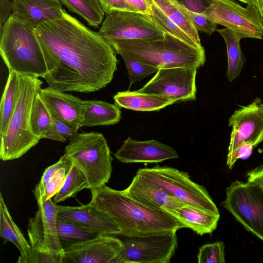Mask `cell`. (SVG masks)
I'll use <instances>...</instances> for the list:
<instances>
[{"mask_svg": "<svg viewBox=\"0 0 263 263\" xmlns=\"http://www.w3.org/2000/svg\"><path fill=\"white\" fill-rule=\"evenodd\" d=\"M34 32L41 46L49 86L62 92L89 93L105 87L117 69L116 52L99 33L64 10L40 23Z\"/></svg>", "mask_w": 263, "mask_h": 263, "instance_id": "6da1fadb", "label": "cell"}, {"mask_svg": "<svg viewBox=\"0 0 263 263\" xmlns=\"http://www.w3.org/2000/svg\"><path fill=\"white\" fill-rule=\"evenodd\" d=\"M90 190L91 199L89 203L117 224L120 235L145 236L184 228L168 213L142 205L124 190H116L106 185Z\"/></svg>", "mask_w": 263, "mask_h": 263, "instance_id": "7a4b0ae2", "label": "cell"}, {"mask_svg": "<svg viewBox=\"0 0 263 263\" xmlns=\"http://www.w3.org/2000/svg\"><path fill=\"white\" fill-rule=\"evenodd\" d=\"M107 42L116 53H125L158 69L174 67L199 68L205 62L203 46H193L167 32L152 39Z\"/></svg>", "mask_w": 263, "mask_h": 263, "instance_id": "3957f363", "label": "cell"}, {"mask_svg": "<svg viewBox=\"0 0 263 263\" xmlns=\"http://www.w3.org/2000/svg\"><path fill=\"white\" fill-rule=\"evenodd\" d=\"M0 53L9 72L43 78L47 72L34 28L13 14L1 29Z\"/></svg>", "mask_w": 263, "mask_h": 263, "instance_id": "277c9868", "label": "cell"}, {"mask_svg": "<svg viewBox=\"0 0 263 263\" xmlns=\"http://www.w3.org/2000/svg\"><path fill=\"white\" fill-rule=\"evenodd\" d=\"M20 75L18 101L7 130L0 137V159L3 161L20 158L40 140L31 130L30 115L35 97L43 82L35 76Z\"/></svg>", "mask_w": 263, "mask_h": 263, "instance_id": "5b68a950", "label": "cell"}, {"mask_svg": "<svg viewBox=\"0 0 263 263\" xmlns=\"http://www.w3.org/2000/svg\"><path fill=\"white\" fill-rule=\"evenodd\" d=\"M65 154L85 175L88 189L100 187L108 182L113 158L106 139L101 133H78L66 146Z\"/></svg>", "mask_w": 263, "mask_h": 263, "instance_id": "8992f818", "label": "cell"}, {"mask_svg": "<svg viewBox=\"0 0 263 263\" xmlns=\"http://www.w3.org/2000/svg\"><path fill=\"white\" fill-rule=\"evenodd\" d=\"M136 174L186 205L219 214L206 189L192 181L186 172L157 164L151 168H139Z\"/></svg>", "mask_w": 263, "mask_h": 263, "instance_id": "52a82bcc", "label": "cell"}, {"mask_svg": "<svg viewBox=\"0 0 263 263\" xmlns=\"http://www.w3.org/2000/svg\"><path fill=\"white\" fill-rule=\"evenodd\" d=\"M37 203L39 209L27 224L33 251L31 263H62L64 248L57 232V204L51 199Z\"/></svg>", "mask_w": 263, "mask_h": 263, "instance_id": "ba28073f", "label": "cell"}, {"mask_svg": "<svg viewBox=\"0 0 263 263\" xmlns=\"http://www.w3.org/2000/svg\"><path fill=\"white\" fill-rule=\"evenodd\" d=\"M222 202L249 232L263 241V191L257 184L235 180L226 188Z\"/></svg>", "mask_w": 263, "mask_h": 263, "instance_id": "9c48e42d", "label": "cell"}, {"mask_svg": "<svg viewBox=\"0 0 263 263\" xmlns=\"http://www.w3.org/2000/svg\"><path fill=\"white\" fill-rule=\"evenodd\" d=\"M176 232L124 236L123 250L113 263H169L178 246Z\"/></svg>", "mask_w": 263, "mask_h": 263, "instance_id": "30bf717a", "label": "cell"}, {"mask_svg": "<svg viewBox=\"0 0 263 263\" xmlns=\"http://www.w3.org/2000/svg\"><path fill=\"white\" fill-rule=\"evenodd\" d=\"M203 15L243 38L263 39V17L257 7L233 0H213Z\"/></svg>", "mask_w": 263, "mask_h": 263, "instance_id": "8fae6325", "label": "cell"}, {"mask_svg": "<svg viewBox=\"0 0 263 263\" xmlns=\"http://www.w3.org/2000/svg\"><path fill=\"white\" fill-rule=\"evenodd\" d=\"M164 32L146 14L130 11H113L105 14L99 33L106 41L152 39Z\"/></svg>", "mask_w": 263, "mask_h": 263, "instance_id": "7c38bea8", "label": "cell"}, {"mask_svg": "<svg viewBox=\"0 0 263 263\" xmlns=\"http://www.w3.org/2000/svg\"><path fill=\"white\" fill-rule=\"evenodd\" d=\"M197 68L174 67L160 68L139 91L159 95L180 101H194L197 91Z\"/></svg>", "mask_w": 263, "mask_h": 263, "instance_id": "4fadbf2b", "label": "cell"}, {"mask_svg": "<svg viewBox=\"0 0 263 263\" xmlns=\"http://www.w3.org/2000/svg\"><path fill=\"white\" fill-rule=\"evenodd\" d=\"M123 248L121 239L111 235L99 234L64 248L62 263H113Z\"/></svg>", "mask_w": 263, "mask_h": 263, "instance_id": "5bb4252c", "label": "cell"}, {"mask_svg": "<svg viewBox=\"0 0 263 263\" xmlns=\"http://www.w3.org/2000/svg\"><path fill=\"white\" fill-rule=\"evenodd\" d=\"M260 99L236 110L229 120L232 127L228 154L240 146L250 144L255 147L263 141V111Z\"/></svg>", "mask_w": 263, "mask_h": 263, "instance_id": "9a60e30c", "label": "cell"}, {"mask_svg": "<svg viewBox=\"0 0 263 263\" xmlns=\"http://www.w3.org/2000/svg\"><path fill=\"white\" fill-rule=\"evenodd\" d=\"M114 155L117 160L125 163H158L179 157L172 147L157 140L139 141L130 137Z\"/></svg>", "mask_w": 263, "mask_h": 263, "instance_id": "2e32d148", "label": "cell"}, {"mask_svg": "<svg viewBox=\"0 0 263 263\" xmlns=\"http://www.w3.org/2000/svg\"><path fill=\"white\" fill-rule=\"evenodd\" d=\"M58 216L97 234L120 235L121 230L109 217L89 203L71 206L57 205Z\"/></svg>", "mask_w": 263, "mask_h": 263, "instance_id": "e0dca14e", "label": "cell"}, {"mask_svg": "<svg viewBox=\"0 0 263 263\" xmlns=\"http://www.w3.org/2000/svg\"><path fill=\"white\" fill-rule=\"evenodd\" d=\"M124 191L128 196L142 205L152 209L163 211L170 214L177 209L186 205L170 195L162 188L147 181L137 174Z\"/></svg>", "mask_w": 263, "mask_h": 263, "instance_id": "ac0fdd59", "label": "cell"}, {"mask_svg": "<svg viewBox=\"0 0 263 263\" xmlns=\"http://www.w3.org/2000/svg\"><path fill=\"white\" fill-rule=\"evenodd\" d=\"M39 93L51 115L73 127L81 128L84 100L49 86L41 88Z\"/></svg>", "mask_w": 263, "mask_h": 263, "instance_id": "d6986e66", "label": "cell"}, {"mask_svg": "<svg viewBox=\"0 0 263 263\" xmlns=\"http://www.w3.org/2000/svg\"><path fill=\"white\" fill-rule=\"evenodd\" d=\"M12 4L13 15L34 29L62 17L65 10L60 0H13Z\"/></svg>", "mask_w": 263, "mask_h": 263, "instance_id": "ffe728a7", "label": "cell"}, {"mask_svg": "<svg viewBox=\"0 0 263 263\" xmlns=\"http://www.w3.org/2000/svg\"><path fill=\"white\" fill-rule=\"evenodd\" d=\"M0 236L4 239V243L11 242L18 249L20 255L17 262L31 263L33 249L11 216L2 193L0 194Z\"/></svg>", "mask_w": 263, "mask_h": 263, "instance_id": "44dd1931", "label": "cell"}, {"mask_svg": "<svg viewBox=\"0 0 263 263\" xmlns=\"http://www.w3.org/2000/svg\"><path fill=\"white\" fill-rule=\"evenodd\" d=\"M114 99L118 106L137 111H158L177 102L161 95L138 90L119 91Z\"/></svg>", "mask_w": 263, "mask_h": 263, "instance_id": "7402d4cb", "label": "cell"}, {"mask_svg": "<svg viewBox=\"0 0 263 263\" xmlns=\"http://www.w3.org/2000/svg\"><path fill=\"white\" fill-rule=\"evenodd\" d=\"M171 214L181 222L184 228H190L201 236L212 234L216 229L220 218L219 214L211 213L190 205L180 207Z\"/></svg>", "mask_w": 263, "mask_h": 263, "instance_id": "603a6c76", "label": "cell"}, {"mask_svg": "<svg viewBox=\"0 0 263 263\" xmlns=\"http://www.w3.org/2000/svg\"><path fill=\"white\" fill-rule=\"evenodd\" d=\"M84 104L80 127L114 125L121 119V110L115 104L100 100H85Z\"/></svg>", "mask_w": 263, "mask_h": 263, "instance_id": "cb8c5ba5", "label": "cell"}, {"mask_svg": "<svg viewBox=\"0 0 263 263\" xmlns=\"http://www.w3.org/2000/svg\"><path fill=\"white\" fill-rule=\"evenodd\" d=\"M177 25L199 46H202L198 30L189 11L176 0H152Z\"/></svg>", "mask_w": 263, "mask_h": 263, "instance_id": "d4e9b609", "label": "cell"}, {"mask_svg": "<svg viewBox=\"0 0 263 263\" xmlns=\"http://www.w3.org/2000/svg\"><path fill=\"white\" fill-rule=\"evenodd\" d=\"M20 89V75L9 72L0 105V137L7 132L18 101Z\"/></svg>", "mask_w": 263, "mask_h": 263, "instance_id": "484cf974", "label": "cell"}, {"mask_svg": "<svg viewBox=\"0 0 263 263\" xmlns=\"http://www.w3.org/2000/svg\"><path fill=\"white\" fill-rule=\"evenodd\" d=\"M216 31L222 36L226 45L228 56L226 76L229 82H232L239 76L246 61L240 44L242 38L227 28Z\"/></svg>", "mask_w": 263, "mask_h": 263, "instance_id": "4316f807", "label": "cell"}, {"mask_svg": "<svg viewBox=\"0 0 263 263\" xmlns=\"http://www.w3.org/2000/svg\"><path fill=\"white\" fill-rule=\"evenodd\" d=\"M68 9L84 18L88 24L98 28L102 23L105 12L99 0H60Z\"/></svg>", "mask_w": 263, "mask_h": 263, "instance_id": "83f0119b", "label": "cell"}, {"mask_svg": "<svg viewBox=\"0 0 263 263\" xmlns=\"http://www.w3.org/2000/svg\"><path fill=\"white\" fill-rule=\"evenodd\" d=\"M52 124V115L42 99L39 92L36 95L30 115V126L34 135L44 139Z\"/></svg>", "mask_w": 263, "mask_h": 263, "instance_id": "f1b7e54d", "label": "cell"}, {"mask_svg": "<svg viewBox=\"0 0 263 263\" xmlns=\"http://www.w3.org/2000/svg\"><path fill=\"white\" fill-rule=\"evenodd\" d=\"M57 228L58 236L63 248L93 238L99 235L85 230L58 216Z\"/></svg>", "mask_w": 263, "mask_h": 263, "instance_id": "f546056e", "label": "cell"}, {"mask_svg": "<svg viewBox=\"0 0 263 263\" xmlns=\"http://www.w3.org/2000/svg\"><path fill=\"white\" fill-rule=\"evenodd\" d=\"M88 188L86 178L84 173L73 164L66 176L64 183L53 198V202L58 203L74 196L84 189Z\"/></svg>", "mask_w": 263, "mask_h": 263, "instance_id": "4dcf8cb0", "label": "cell"}, {"mask_svg": "<svg viewBox=\"0 0 263 263\" xmlns=\"http://www.w3.org/2000/svg\"><path fill=\"white\" fill-rule=\"evenodd\" d=\"M153 22L164 32L197 47L198 45L183 30L172 21L153 2L150 15Z\"/></svg>", "mask_w": 263, "mask_h": 263, "instance_id": "1f68e13d", "label": "cell"}, {"mask_svg": "<svg viewBox=\"0 0 263 263\" xmlns=\"http://www.w3.org/2000/svg\"><path fill=\"white\" fill-rule=\"evenodd\" d=\"M119 55L122 58L126 66L130 86L157 72L158 70L157 68L125 53H121Z\"/></svg>", "mask_w": 263, "mask_h": 263, "instance_id": "d6a6232c", "label": "cell"}, {"mask_svg": "<svg viewBox=\"0 0 263 263\" xmlns=\"http://www.w3.org/2000/svg\"><path fill=\"white\" fill-rule=\"evenodd\" d=\"M78 129L52 115V124L44 139L65 142L73 139Z\"/></svg>", "mask_w": 263, "mask_h": 263, "instance_id": "836d02e7", "label": "cell"}, {"mask_svg": "<svg viewBox=\"0 0 263 263\" xmlns=\"http://www.w3.org/2000/svg\"><path fill=\"white\" fill-rule=\"evenodd\" d=\"M225 246L223 242L206 243L199 249L197 254L198 263H224Z\"/></svg>", "mask_w": 263, "mask_h": 263, "instance_id": "e575fe53", "label": "cell"}, {"mask_svg": "<svg viewBox=\"0 0 263 263\" xmlns=\"http://www.w3.org/2000/svg\"><path fill=\"white\" fill-rule=\"evenodd\" d=\"M71 159L65 154L61 157L59 160L53 165L48 167L44 171L40 181L36 185L33 191V195L37 201H40L45 191L46 185L55 174L61 168L68 165L72 164Z\"/></svg>", "mask_w": 263, "mask_h": 263, "instance_id": "d590c367", "label": "cell"}, {"mask_svg": "<svg viewBox=\"0 0 263 263\" xmlns=\"http://www.w3.org/2000/svg\"><path fill=\"white\" fill-rule=\"evenodd\" d=\"M73 165V163L68 165L61 168L55 173L46 185L44 194L38 203L51 199L59 192Z\"/></svg>", "mask_w": 263, "mask_h": 263, "instance_id": "8d00e7d4", "label": "cell"}, {"mask_svg": "<svg viewBox=\"0 0 263 263\" xmlns=\"http://www.w3.org/2000/svg\"><path fill=\"white\" fill-rule=\"evenodd\" d=\"M193 23L199 31L211 35L217 29V24L205 15L189 11Z\"/></svg>", "mask_w": 263, "mask_h": 263, "instance_id": "74e56055", "label": "cell"}, {"mask_svg": "<svg viewBox=\"0 0 263 263\" xmlns=\"http://www.w3.org/2000/svg\"><path fill=\"white\" fill-rule=\"evenodd\" d=\"M189 11L203 14L213 0H176Z\"/></svg>", "mask_w": 263, "mask_h": 263, "instance_id": "f35d334b", "label": "cell"}, {"mask_svg": "<svg viewBox=\"0 0 263 263\" xmlns=\"http://www.w3.org/2000/svg\"><path fill=\"white\" fill-rule=\"evenodd\" d=\"M105 14L113 11H134L123 0H99Z\"/></svg>", "mask_w": 263, "mask_h": 263, "instance_id": "ab89813d", "label": "cell"}, {"mask_svg": "<svg viewBox=\"0 0 263 263\" xmlns=\"http://www.w3.org/2000/svg\"><path fill=\"white\" fill-rule=\"evenodd\" d=\"M134 12L151 15L152 0H123Z\"/></svg>", "mask_w": 263, "mask_h": 263, "instance_id": "60d3db41", "label": "cell"}, {"mask_svg": "<svg viewBox=\"0 0 263 263\" xmlns=\"http://www.w3.org/2000/svg\"><path fill=\"white\" fill-rule=\"evenodd\" d=\"M13 14L12 2L0 0V30Z\"/></svg>", "mask_w": 263, "mask_h": 263, "instance_id": "b9f144b4", "label": "cell"}, {"mask_svg": "<svg viewBox=\"0 0 263 263\" xmlns=\"http://www.w3.org/2000/svg\"><path fill=\"white\" fill-rule=\"evenodd\" d=\"M248 181L259 185L263 191V164H260L247 173Z\"/></svg>", "mask_w": 263, "mask_h": 263, "instance_id": "7bdbcfd3", "label": "cell"}, {"mask_svg": "<svg viewBox=\"0 0 263 263\" xmlns=\"http://www.w3.org/2000/svg\"><path fill=\"white\" fill-rule=\"evenodd\" d=\"M257 9L263 17V0H255Z\"/></svg>", "mask_w": 263, "mask_h": 263, "instance_id": "ee69618b", "label": "cell"}, {"mask_svg": "<svg viewBox=\"0 0 263 263\" xmlns=\"http://www.w3.org/2000/svg\"><path fill=\"white\" fill-rule=\"evenodd\" d=\"M245 4H246L247 5H252L256 6V1L255 0H238Z\"/></svg>", "mask_w": 263, "mask_h": 263, "instance_id": "f6af8a7d", "label": "cell"}, {"mask_svg": "<svg viewBox=\"0 0 263 263\" xmlns=\"http://www.w3.org/2000/svg\"><path fill=\"white\" fill-rule=\"evenodd\" d=\"M260 107H261V110H262V111H263V103H260Z\"/></svg>", "mask_w": 263, "mask_h": 263, "instance_id": "bcb514c9", "label": "cell"}]
</instances>
